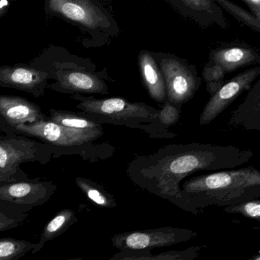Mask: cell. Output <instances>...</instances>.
<instances>
[{
    "label": "cell",
    "instance_id": "obj_12",
    "mask_svg": "<svg viewBox=\"0 0 260 260\" xmlns=\"http://www.w3.org/2000/svg\"><path fill=\"white\" fill-rule=\"evenodd\" d=\"M0 115L10 124L16 126L42 120L37 106L19 97L0 95Z\"/></svg>",
    "mask_w": 260,
    "mask_h": 260
},
{
    "label": "cell",
    "instance_id": "obj_24",
    "mask_svg": "<svg viewBox=\"0 0 260 260\" xmlns=\"http://www.w3.org/2000/svg\"><path fill=\"white\" fill-rule=\"evenodd\" d=\"M223 211L228 214H238L247 218L260 221V199L246 201L237 205L224 207Z\"/></svg>",
    "mask_w": 260,
    "mask_h": 260
},
{
    "label": "cell",
    "instance_id": "obj_5",
    "mask_svg": "<svg viewBox=\"0 0 260 260\" xmlns=\"http://www.w3.org/2000/svg\"><path fill=\"white\" fill-rule=\"evenodd\" d=\"M198 236L199 233L188 228L162 226L120 233L115 234L111 241L114 247L120 251L151 252L156 248L186 243Z\"/></svg>",
    "mask_w": 260,
    "mask_h": 260
},
{
    "label": "cell",
    "instance_id": "obj_2",
    "mask_svg": "<svg viewBox=\"0 0 260 260\" xmlns=\"http://www.w3.org/2000/svg\"><path fill=\"white\" fill-rule=\"evenodd\" d=\"M185 211L198 214L211 206L228 207L260 198V172L252 167L211 172L181 184Z\"/></svg>",
    "mask_w": 260,
    "mask_h": 260
},
{
    "label": "cell",
    "instance_id": "obj_22",
    "mask_svg": "<svg viewBox=\"0 0 260 260\" xmlns=\"http://www.w3.org/2000/svg\"><path fill=\"white\" fill-rule=\"evenodd\" d=\"M215 2L216 4H219L222 8L224 9L230 14L234 16L237 20L250 27L254 31L259 32L260 20H258L249 12L243 10L241 7L228 1V0H215Z\"/></svg>",
    "mask_w": 260,
    "mask_h": 260
},
{
    "label": "cell",
    "instance_id": "obj_3",
    "mask_svg": "<svg viewBox=\"0 0 260 260\" xmlns=\"http://www.w3.org/2000/svg\"><path fill=\"white\" fill-rule=\"evenodd\" d=\"M78 108L106 123L138 127L143 123H153L159 110L146 103H131L120 97L106 100L89 98L83 100Z\"/></svg>",
    "mask_w": 260,
    "mask_h": 260
},
{
    "label": "cell",
    "instance_id": "obj_29",
    "mask_svg": "<svg viewBox=\"0 0 260 260\" xmlns=\"http://www.w3.org/2000/svg\"><path fill=\"white\" fill-rule=\"evenodd\" d=\"M67 260H83V258H80V257H78V258H69V259Z\"/></svg>",
    "mask_w": 260,
    "mask_h": 260
},
{
    "label": "cell",
    "instance_id": "obj_7",
    "mask_svg": "<svg viewBox=\"0 0 260 260\" xmlns=\"http://www.w3.org/2000/svg\"><path fill=\"white\" fill-rule=\"evenodd\" d=\"M48 7L53 13L89 29L109 30L115 23L107 12L88 0H51Z\"/></svg>",
    "mask_w": 260,
    "mask_h": 260
},
{
    "label": "cell",
    "instance_id": "obj_1",
    "mask_svg": "<svg viewBox=\"0 0 260 260\" xmlns=\"http://www.w3.org/2000/svg\"><path fill=\"white\" fill-rule=\"evenodd\" d=\"M254 153L234 146L191 143L167 144L132 159L126 174L138 188L185 211L181 197L184 179L200 171L233 170L249 162Z\"/></svg>",
    "mask_w": 260,
    "mask_h": 260
},
{
    "label": "cell",
    "instance_id": "obj_6",
    "mask_svg": "<svg viewBox=\"0 0 260 260\" xmlns=\"http://www.w3.org/2000/svg\"><path fill=\"white\" fill-rule=\"evenodd\" d=\"M16 128L22 133L37 137L57 146L73 147L90 142L103 135V127L92 130H77L63 127L53 121L43 120L29 124H21Z\"/></svg>",
    "mask_w": 260,
    "mask_h": 260
},
{
    "label": "cell",
    "instance_id": "obj_30",
    "mask_svg": "<svg viewBox=\"0 0 260 260\" xmlns=\"http://www.w3.org/2000/svg\"><path fill=\"white\" fill-rule=\"evenodd\" d=\"M0 184H4V183H0Z\"/></svg>",
    "mask_w": 260,
    "mask_h": 260
},
{
    "label": "cell",
    "instance_id": "obj_15",
    "mask_svg": "<svg viewBox=\"0 0 260 260\" xmlns=\"http://www.w3.org/2000/svg\"><path fill=\"white\" fill-rule=\"evenodd\" d=\"M47 74L33 68L4 67L0 68V84L21 89H32L43 83Z\"/></svg>",
    "mask_w": 260,
    "mask_h": 260
},
{
    "label": "cell",
    "instance_id": "obj_25",
    "mask_svg": "<svg viewBox=\"0 0 260 260\" xmlns=\"http://www.w3.org/2000/svg\"><path fill=\"white\" fill-rule=\"evenodd\" d=\"M182 106L170 104L167 102L164 103V107L159 110L157 118L153 123L160 124L164 127H171L175 125L180 118V108Z\"/></svg>",
    "mask_w": 260,
    "mask_h": 260
},
{
    "label": "cell",
    "instance_id": "obj_14",
    "mask_svg": "<svg viewBox=\"0 0 260 260\" xmlns=\"http://www.w3.org/2000/svg\"><path fill=\"white\" fill-rule=\"evenodd\" d=\"M139 67L143 83L150 98L158 103H167L164 77L151 52L147 51L140 52Z\"/></svg>",
    "mask_w": 260,
    "mask_h": 260
},
{
    "label": "cell",
    "instance_id": "obj_11",
    "mask_svg": "<svg viewBox=\"0 0 260 260\" xmlns=\"http://www.w3.org/2000/svg\"><path fill=\"white\" fill-rule=\"evenodd\" d=\"M208 62L220 67L228 74L240 68L259 63L260 56L249 47L235 45L213 50Z\"/></svg>",
    "mask_w": 260,
    "mask_h": 260
},
{
    "label": "cell",
    "instance_id": "obj_10",
    "mask_svg": "<svg viewBox=\"0 0 260 260\" xmlns=\"http://www.w3.org/2000/svg\"><path fill=\"white\" fill-rule=\"evenodd\" d=\"M33 144L25 142H0V183L28 180L20 164L37 159Z\"/></svg>",
    "mask_w": 260,
    "mask_h": 260
},
{
    "label": "cell",
    "instance_id": "obj_28",
    "mask_svg": "<svg viewBox=\"0 0 260 260\" xmlns=\"http://www.w3.org/2000/svg\"><path fill=\"white\" fill-rule=\"evenodd\" d=\"M246 260H260V253L259 252H257L255 255H254L253 256L251 257V258H247Z\"/></svg>",
    "mask_w": 260,
    "mask_h": 260
},
{
    "label": "cell",
    "instance_id": "obj_23",
    "mask_svg": "<svg viewBox=\"0 0 260 260\" xmlns=\"http://www.w3.org/2000/svg\"><path fill=\"white\" fill-rule=\"evenodd\" d=\"M226 74L223 70L213 63L208 62L203 71L202 77L207 85V91L210 95H214L223 84H224Z\"/></svg>",
    "mask_w": 260,
    "mask_h": 260
},
{
    "label": "cell",
    "instance_id": "obj_17",
    "mask_svg": "<svg viewBox=\"0 0 260 260\" xmlns=\"http://www.w3.org/2000/svg\"><path fill=\"white\" fill-rule=\"evenodd\" d=\"M77 221L78 218L74 210L64 208L59 211L45 225L41 234L39 241L36 243V248L31 251V253L39 252L48 242L51 241L64 234Z\"/></svg>",
    "mask_w": 260,
    "mask_h": 260
},
{
    "label": "cell",
    "instance_id": "obj_4",
    "mask_svg": "<svg viewBox=\"0 0 260 260\" xmlns=\"http://www.w3.org/2000/svg\"><path fill=\"white\" fill-rule=\"evenodd\" d=\"M151 54L164 77L167 102L176 106L188 103L202 83L196 68L173 54Z\"/></svg>",
    "mask_w": 260,
    "mask_h": 260
},
{
    "label": "cell",
    "instance_id": "obj_19",
    "mask_svg": "<svg viewBox=\"0 0 260 260\" xmlns=\"http://www.w3.org/2000/svg\"><path fill=\"white\" fill-rule=\"evenodd\" d=\"M32 207L0 200V232L18 228L24 223Z\"/></svg>",
    "mask_w": 260,
    "mask_h": 260
},
{
    "label": "cell",
    "instance_id": "obj_27",
    "mask_svg": "<svg viewBox=\"0 0 260 260\" xmlns=\"http://www.w3.org/2000/svg\"><path fill=\"white\" fill-rule=\"evenodd\" d=\"M9 5H10V2L7 1V0H1L0 1V16L4 14V12L8 8Z\"/></svg>",
    "mask_w": 260,
    "mask_h": 260
},
{
    "label": "cell",
    "instance_id": "obj_13",
    "mask_svg": "<svg viewBox=\"0 0 260 260\" xmlns=\"http://www.w3.org/2000/svg\"><path fill=\"white\" fill-rule=\"evenodd\" d=\"M58 77L60 86L65 90L83 93H109L104 80L91 73L77 70H61Z\"/></svg>",
    "mask_w": 260,
    "mask_h": 260
},
{
    "label": "cell",
    "instance_id": "obj_20",
    "mask_svg": "<svg viewBox=\"0 0 260 260\" xmlns=\"http://www.w3.org/2000/svg\"><path fill=\"white\" fill-rule=\"evenodd\" d=\"M36 243L15 238L0 239V260H20L36 248Z\"/></svg>",
    "mask_w": 260,
    "mask_h": 260
},
{
    "label": "cell",
    "instance_id": "obj_26",
    "mask_svg": "<svg viewBox=\"0 0 260 260\" xmlns=\"http://www.w3.org/2000/svg\"><path fill=\"white\" fill-rule=\"evenodd\" d=\"M243 3L249 7L252 13L258 20H260V1L259 0H243Z\"/></svg>",
    "mask_w": 260,
    "mask_h": 260
},
{
    "label": "cell",
    "instance_id": "obj_18",
    "mask_svg": "<svg viewBox=\"0 0 260 260\" xmlns=\"http://www.w3.org/2000/svg\"><path fill=\"white\" fill-rule=\"evenodd\" d=\"M77 187L94 205L102 208H113L117 206L116 199L103 185L87 178L77 177Z\"/></svg>",
    "mask_w": 260,
    "mask_h": 260
},
{
    "label": "cell",
    "instance_id": "obj_16",
    "mask_svg": "<svg viewBox=\"0 0 260 260\" xmlns=\"http://www.w3.org/2000/svg\"><path fill=\"white\" fill-rule=\"evenodd\" d=\"M205 245L190 246L181 250H170L153 255L144 251H120L106 260H196Z\"/></svg>",
    "mask_w": 260,
    "mask_h": 260
},
{
    "label": "cell",
    "instance_id": "obj_21",
    "mask_svg": "<svg viewBox=\"0 0 260 260\" xmlns=\"http://www.w3.org/2000/svg\"><path fill=\"white\" fill-rule=\"evenodd\" d=\"M63 127L77 130H92L101 128V125L93 120L88 119L74 114L55 112L53 114L52 121Z\"/></svg>",
    "mask_w": 260,
    "mask_h": 260
},
{
    "label": "cell",
    "instance_id": "obj_9",
    "mask_svg": "<svg viewBox=\"0 0 260 260\" xmlns=\"http://www.w3.org/2000/svg\"><path fill=\"white\" fill-rule=\"evenodd\" d=\"M57 190L52 182L39 179L0 184V200L34 208L45 205Z\"/></svg>",
    "mask_w": 260,
    "mask_h": 260
},
{
    "label": "cell",
    "instance_id": "obj_8",
    "mask_svg": "<svg viewBox=\"0 0 260 260\" xmlns=\"http://www.w3.org/2000/svg\"><path fill=\"white\" fill-rule=\"evenodd\" d=\"M259 74V67H255L240 73L224 83L205 105L199 118V124L206 125L212 122L240 94L250 89L251 85Z\"/></svg>",
    "mask_w": 260,
    "mask_h": 260
}]
</instances>
